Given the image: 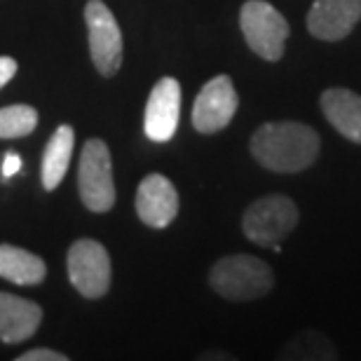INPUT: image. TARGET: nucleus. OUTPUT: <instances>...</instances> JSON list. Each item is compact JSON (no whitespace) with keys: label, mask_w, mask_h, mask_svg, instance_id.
<instances>
[{"label":"nucleus","mask_w":361,"mask_h":361,"mask_svg":"<svg viewBox=\"0 0 361 361\" xmlns=\"http://www.w3.org/2000/svg\"><path fill=\"white\" fill-rule=\"evenodd\" d=\"M38 127V111L17 104L0 108V139H21Z\"/></svg>","instance_id":"obj_17"},{"label":"nucleus","mask_w":361,"mask_h":361,"mask_svg":"<svg viewBox=\"0 0 361 361\" xmlns=\"http://www.w3.org/2000/svg\"><path fill=\"white\" fill-rule=\"evenodd\" d=\"M209 284L228 300H254L272 288L274 274L265 261L249 254L223 256L209 270Z\"/></svg>","instance_id":"obj_2"},{"label":"nucleus","mask_w":361,"mask_h":361,"mask_svg":"<svg viewBox=\"0 0 361 361\" xmlns=\"http://www.w3.org/2000/svg\"><path fill=\"white\" fill-rule=\"evenodd\" d=\"M319 134L302 122H268L251 136V155L261 167L277 174H295L314 164Z\"/></svg>","instance_id":"obj_1"},{"label":"nucleus","mask_w":361,"mask_h":361,"mask_svg":"<svg viewBox=\"0 0 361 361\" xmlns=\"http://www.w3.org/2000/svg\"><path fill=\"white\" fill-rule=\"evenodd\" d=\"M85 24L94 66L104 78H113L122 66V33L118 21L104 0H90L85 5Z\"/></svg>","instance_id":"obj_6"},{"label":"nucleus","mask_w":361,"mask_h":361,"mask_svg":"<svg viewBox=\"0 0 361 361\" xmlns=\"http://www.w3.org/2000/svg\"><path fill=\"white\" fill-rule=\"evenodd\" d=\"M200 359H233L230 355H202Z\"/></svg>","instance_id":"obj_21"},{"label":"nucleus","mask_w":361,"mask_h":361,"mask_svg":"<svg viewBox=\"0 0 361 361\" xmlns=\"http://www.w3.org/2000/svg\"><path fill=\"white\" fill-rule=\"evenodd\" d=\"M281 359H338L336 348L331 345L326 336L317 334V331H305V334L295 336L291 343L281 350Z\"/></svg>","instance_id":"obj_16"},{"label":"nucleus","mask_w":361,"mask_h":361,"mask_svg":"<svg viewBox=\"0 0 361 361\" xmlns=\"http://www.w3.org/2000/svg\"><path fill=\"white\" fill-rule=\"evenodd\" d=\"M322 111L336 132L361 143V97L345 87H331L322 94Z\"/></svg>","instance_id":"obj_13"},{"label":"nucleus","mask_w":361,"mask_h":361,"mask_svg":"<svg viewBox=\"0 0 361 361\" xmlns=\"http://www.w3.org/2000/svg\"><path fill=\"white\" fill-rule=\"evenodd\" d=\"M17 75V61L12 56H0V90Z\"/></svg>","instance_id":"obj_19"},{"label":"nucleus","mask_w":361,"mask_h":361,"mask_svg":"<svg viewBox=\"0 0 361 361\" xmlns=\"http://www.w3.org/2000/svg\"><path fill=\"white\" fill-rule=\"evenodd\" d=\"M68 279L85 298H101L111 288V256L97 240H78L68 249Z\"/></svg>","instance_id":"obj_7"},{"label":"nucleus","mask_w":361,"mask_h":361,"mask_svg":"<svg viewBox=\"0 0 361 361\" xmlns=\"http://www.w3.org/2000/svg\"><path fill=\"white\" fill-rule=\"evenodd\" d=\"M361 19V0H314L307 12V28L319 40H343Z\"/></svg>","instance_id":"obj_11"},{"label":"nucleus","mask_w":361,"mask_h":361,"mask_svg":"<svg viewBox=\"0 0 361 361\" xmlns=\"http://www.w3.org/2000/svg\"><path fill=\"white\" fill-rule=\"evenodd\" d=\"M19 361H68L66 355L56 350H47V348H38V350H31V352H24L19 357Z\"/></svg>","instance_id":"obj_18"},{"label":"nucleus","mask_w":361,"mask_h":361,"mask_svg":"<svg viewBox=\"0 0 361 361\" xmlns=\"http://www.w3.org/2000/svg\"><path fill=\"white\" fill-rule=\"evenodd\" d=\"M47 265L40 256L31 251L14 247V244H0V277L19 286H35L45 279Z\"/></svg>","instance_id":"obj_14"},{"label":"nucleus","mask_w":361,"mask_h":361,"mask_svg":"<svg viewBox=\"0 0 361 361\" xmlns=\"http://www.w3.org/2000/svg\"><path fill=\"white\" fill-rule=\"evenodd\" d=\"M240 28L247 45L265 61H279L284 56L288 24L284 14L265 0H249L242 5Z\"/></svg>","instance_id":"obj_4"},{"label":"nucleus","mask_w":361,"mask_h":361,"mask_svg":"<svg viewBox=\"0 0 361 361\" xmlns=\"http://www.w3.org/2000/svg\"><path fill=\"white\" fill-rule=\"evenodd\" d=\"M136 214L150 228H167L178 214V192L162 174H148L136 190Z\"/></svg>","instance_id":"obj_10"},{"label":"nucleus","mask_w":361,"mask_h":361,"mask_svg":"<svg viewBox=\"0 0 361 361\" xmlns=\"http://www.w3.org/2000/svg\"><path fill=\"white\" fill-rule=\"evenodd\" d=\"M17 171H21V157L17 153H7L3 160V178H12Z\"/></svg>","instance_id":"obj_20"},{"label":"nucleus","mask_w":361,"mask_h":361,"mask_svg":"<svg viewBox=\"0 0 361 361\" xmlns=\"http://www.w3.org/2000/svg\"><path fill=\"white\" fill-rule=\"evenodd\" d=\"M75 146V132L71 125L56 127L52 139L47 141V148L42 153V188L45 190H56L68 171L71 155Z\"/></svg>","instance_id":"obj_15"},{"label":"nucleus","mask_w":361,"mask_h":361,"mask_svg":"<svg viewBox=\"0 0 361 361\" xmlns=\"http://www.w3.org/2000/svg\"><path fill=\"white\" fill-rule=\"evenodd\" d=\"M240 97L228 75H216L200 90L192 106V125L200 134H216L235 118Z\"/></svg>","instance_id":"obj_8"},{"label":"nucleus","mask_w":361,"mask_h":361,"mask_svg":"<svg viewBox=\"0 0 361 361\" xmlns=\"http://www.w3.org/2000/svg\"><path fill=\"white\" fill-rule=\"evenodd\" d=\"M298 226V207L286 195H265L256 200L242 219V230L247 240L261 247L281 242Z\"/></svg>","instance_id":"obj_5"},{"label":"nucleus","mask_w":361,"mask_h":361,"mask_svg":"<svg viewBox=\"0 0 361 361\" xmlns=\"http://www.w3.org/2000/svg\"><path fill=\"white\" fill-rule=\"evenodd\" d=\"M180 115V85L174 78L157 80L146 104V120L143 129L146 136L155 143H167L176 134Z\"/></svg>","instance_id":"obj_9"},{"label":"nucleus","mask_w":361,"mask_h":361,"mask_svg":"<svg viewBox=\"0 0 361 361\" xmlns=\"http://www.w3.org/2000/svg\"><path fill=\"white\" fill-rule=\"evenodd\" d=\"M78 192L82 204L94 214H106L115 207L113 160L111 150L101 139L85 143L78 167Z\"/></svg>","instance_id":"obj_3"},{"label":"nucleus","mask_w":361,"mask_h":361,"mask_svg":"<svg viewBox=\"0 0 361 361\" xmlns=\"http://www.w3.org/2000/svg\"><path fill=\"white\" fill-rule=\"evenodd\" d=\"M42 322V307L21 295L0 291V341L17 345L28 341Z\"/></svg>","instance_id":"obj_12"}]
</instances>
